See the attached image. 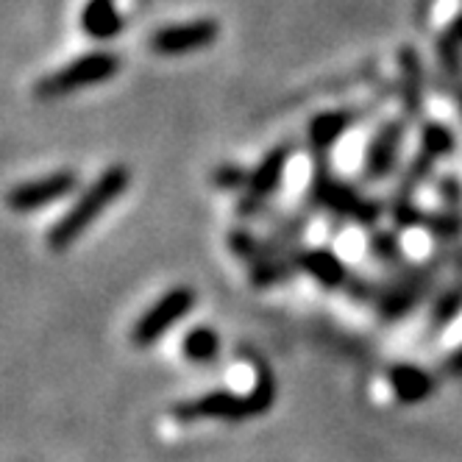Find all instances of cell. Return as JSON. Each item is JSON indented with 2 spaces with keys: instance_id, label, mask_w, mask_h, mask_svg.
<instances>
[{
  "instance_id": "obj_1",
  "label": "cell",
  "mask_w": 462,
  "mask_h": 462,
  "mask_svg": "<svg viewBox=\"0 0 462 462\" xmlns=\"http://www.w3.org/2000/svg\"><path fill=\"white\" fill-rule=\"evenodd\" d=\"M131 173L123 164H112L109 171L97 176L79 198L76 204L64 212L48 231V248L51 251H68L79 237H84V231H89L92 223L101 220V215L117 201V198L128 189Z\"/></svg>"
},
{
  "instance_id": "obj_2",
  "label": "cell",
  "mask_w": 462,
  "mask_h": 462,
  "mask_svg": "<svg viewBox=\"0 0 462 462\" xmlns=\"http://www.w3.org/2000/svg\"><path fill=\"white\" fill-rule=\"evenodd\" d=\"M273 379L265 368H259L256 384L248 395H237L231 390H212L198 395L192 402L173 407L179 420H248L268 412L273 404Z\"/></svg>"
},
{
  "instance_id": "obj_3",
  "label": "cell",
  "mask_w": 462,
  "mask_h": 462,
  "mask_svg": "<svg viewBox=\"0 0 462 462\" xmlns=\"http://www.w3.org/2000/svg\"><path fill=\"white\" fill-rule=\"evenodd\" d=\"M117 70H120V59L115 53L92 51V53L73 59L70 64H64V68L53 70L51 76H45L34 87V95L40 101H59V97L70 95V92L112 81L117 76Z\"/></svg>"
},
{
  "instance_id": "obj_4",
  "label": "cell",
  "mask_w": 462,
  "mask_h": 462,
  "mask_svg": "<svg viewBox=\"0 0 462 462\" xmlns=\"http://www.w3.org/2000/svg\"><path fill=\"white\" fill-rule=\"evenodd\" d=\"M195 307V290L192 287H173L134 323L131 328V346L148 348L159 337H164L171 328Z\"/></svg>"
},
{
  "instance_id": "obj_5",
  "label": "cell",
  "mask_w": 462,
  "mask_h": 462,
  "mask_svg": "<svg viewBox=\"0 0 462 462\" xmlns=\"http://www.w3.org/2000/svg\"><path fill=\"white\" fill-rule=\"evenodd\" d=\"M76 187H79L76 171H56V173H48V176H40V179H31V181L12 187L6 195V204L17 215L40 212V209L61 201V198L73 195Z\"/></svg>"
},
{
  "instance_id": "obj_6",
  "label": "cell",
  "mask_w": 462,
  "mask_h": 462,
  "mask_svg": "<svg viewBox=\"0 0 462 462\" xmlns=\"http://www.w3.org/2000/svg\"><path fill=\"white\" fill-rule=\"evenodd\" d=\"M217 37H220L217 20L201 17V20H187V23L159 28L156 34H151L148 48L159 56H184V53L215 45Z\"/></svg>"
},
{
  "instance_id": "obj_7",
  "label": "cell",
  "mask_w": 462,
  "mask_h": 462,
  "mask_svg": "<svg viewBox=\"0 0 462 462\" xmlns=\"http://www.w3.org/2000/svg\"><path fill=\"white\" fill-rule=\"evenodd\" d=\"M287 164H290V148L287 145L273 148L265 159L256 164L248 176L243 198H240V215H256L262 207H265L268 198H273L276 189L282 187Z\"/></svg>"
},
{
  "instance_id": "obj_8",
  "label": "cell",
  "mask_w": 462,
  "mask_h": 462,
  "mask_svg": "<svg viewBox=\"0 0 462 462\" xmlns=\"http://www.w3.org/2000/svg\"><path fill=\"white\" fill-rule=\"evenodd\" d=\"M404 143V123L402 120H387L368 145L365 151V176L368 179H382L395 168Z\"/></svg>"
},
{
  "instance_id": "obj_9",
  "label": "cell",
  "mask_w": 462,
  "mask_h": 462,
  "mask_svg": "<svg viewBox=\"0 0 462 462\" xmlns=\"http://www.w3.org/2000/svg\"><path fill=\"white\" fill-rule=\"evenodd\" d=\"M312 198L323 207H332L335 212H346V215H354L359 220H371L376 217V207L362 201L356 192H351L346 184H340L337 179L326 176V173H318L315 181H312Z\"/></svg>"
},
{
  "instance_id": "obj_10",
  "label": "cell",
  "mask_w": 462,
  "mask_h": 462,
  "mask_svg": "<svg viewBox=\"0 0 462 462\" xmlns=\"http://www.w3.org/2000/svg\"><path fill=\"white\" fill-rule=\"evenodd\" d=\"M81 31L92 40H115L123 31V17L115 0H87L81 9Z\"/></svg>"
},
{
  "instance_id": "obj_11",
  "label": "cell",
  "mask_w": 462,
  "mask_h": 462,
  "mask_svg": "<svg viewBox=\"0 0 462 462\" xmlns=\"http://www.w3.org/2000/svg\"><path fill=\"white\" fill-rule=\"evenodd\" d=\"M295 265L301 271L312 273L323 287H340L348 279V271L343 265V259L335 256L326 248H312V251H299L295 254Z\"/></svg>"
},
{
  "instance_id": "obj_12",
  "label": "cell",
  "mask_w": 462,
  "mask_h": 462,
  "mask_svg": "<svg viewBox=\"0 0 462 462\" xmlns=\"http://www.w3.org/2000/svg\"><path fill=\"white\" fill-rule=\"evenodd\" d=\"M390 387L402 404H420L435 393V379L415 365H395L390 371Z\"/></svg>"
},
{
  "instance_id": "obj_13",
  "label": "cell",
  "mask_w": 462,
  "mask_h": 462,
  "mask_svg": "<svg viewBox=\"0 0 462 462\" xmlns=\"http://www.w3.org/2000/svg\"><path fill=\"white\" fill-rule=\"evenodd\" d=\"M354 125V112H326L310 123V148L326 153Z\"/></svg>"
},
{
  "instance_id": "obj_14",
  "label": "cell",
  "mask_w": 462,
  "mask_h": 462,
  "mask_svg": "<svg viewBox=\"0 0 462 462\" xmlns=\"http://www.w3.org/2000/svg\"><path fill=\"white\" fill-rule=\"evenodd\" d=\"M217 351H220V337L209 326H195L192 332H187V337L181 343V354L189 362H201V365L209 359H215Z\"/></svg>"
},
{
  "instance_id": "obj_15",
  "label": "cell",
  "mask_w": 462,
  "mask_h": 462,
  "mask_svg": "<svg viewBox=\"0 0 462 462\" xmlns=\"http://www.w3.org/2000/svg\"><path fill=\"white\" fill-rule=\"evenodd\" d=\"M454 151V137L448 134V128L438 125V123H429L423 128V145H420V153L429 156V159H440L446 153Z\"/></svg>"
},
{
  "instance_id": "obj_16",
  "label": "cell",
  "mask_w": 462,
  "mask_h": 462,
  "mask_svg": "<svg viewBox=\"0 0 462 462\" xmlns=\"http://www.w3.org/2000/svg\"><path fill=\"white\" fill-rule=\"evenodd\" d=\"M248 176H251V173L240 171L237 164H220L217 173H215V184H217L220 189H245Z\"/></svg>"
},
{
  "instance_id": "obj_17",
  "label": "cell",
  "mask_w": 462,
  "mask_h": 462,
  "mask_svg": "<svg viewBox=\"0 0 462 462\" xmlns=\"http://www.w3.org/2000/svg\"><path fill=\"white\" fill-rule=\"evenodd\" d=\"M404 64H407V101H410L412 109H418V101H420V76L415 70L412 51H404Z\"/></svg>"
},
{
  "instance_id": "obj_18",
  "label": "cell",
  "mask_w": 462,
  "mask_h": 462,
  "mask_svg": "<svg viewBox=\"0 0 462 462\" xmlns=\"http://www.w3.org/2000/svg\"><path fill=\"white\" fill-rule=\"evenodd\" d=\"M459 307H462V292H451L448 299L438 307L435 320H438V323H451V318L459 312Z\"/></svg>"
},
{
  "instance_id": "obj_19",
  "label": "cell",
  "mask_w": 462,
  "mask_h": 462,
  "mask_svg": "<svg viewBox=\"0 0 462 462\" xmlns=\"http://www.w3.org/2000/svg\"><path fill=\"white\" fill-rule=\"evenodd\" d=\"M451 37L462 42V14H459V17L454 20V25H451Z\"/></svg>"
}]
</instances>
